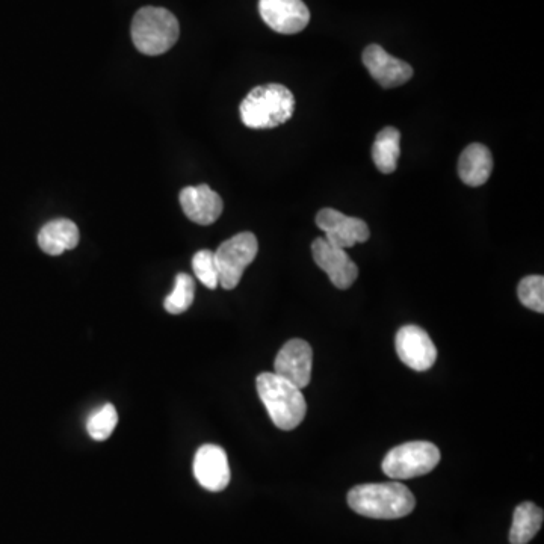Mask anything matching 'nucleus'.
Masks as SVG:
<instances>
[{"instance_id":"1","label":"nucleus","mask_w":544,"mask_h":544,"mask_svg":"<svg viewBox=\"0 0 544 544\" xmlns=\"http://www.w3.org/2000/svg\"><path fill=\"white\" fill-rule=\"evenodd\" d=\"M348 505L360 516L393 520L412 513L416 499L401 483L362 484L350 490Z\"/></svg>"},{"instance_id":"2","label":"nucleus","mask_w":544,"mask_h":544,"mask_svg":"<svg viewBox=\"0 0 544 544\" xmlns=\"http://www.w3.org/2000/svg\"><path fill=\"white\" fill-rule=\"evenodd\" d=\"M257 393L272 424L283 431L295 430L306 418L307 404L301 389L271 372L257 377Z\"/></svg>"},{"instance_id":"3","label":"nucleus","mask_w":544,"mask_h":544,"mask_svg":"<svg viewBox=\"0 0 544 544\" xmlns=\"http://www.w3.org/2000/svg\"><path fill=\"white\" fill-rule=\"evenodd\" d=\"M295 97L289 88L266 84L253 88L241 103L242 123L250 129H274L291 120Z\"/></svg>"},{"instance_id":"4","label":"nucleus","mask_w":544,"mask_h":544,"mask_svg":"<svg viewBox=\"0 0 544 544\" xmlns=\"http://www.w3.org/2000/svg\"><path fill=\"white\" fill-rule=\"evenodd\" d=\"M179 35L176 16L165 8L144 7L133 17L132 41L144 55L158 56L168 52L179 40Z\"/></svg>"},{"instance_id":"5","label":"nucleus","mask_w":544,"mask_h":544,"mask_svg":"<svg viewBox=\"0 0 544 544\" xmlns=\"http://www.w3.org/2000/svg\"><path fill=\"white\" fill-rule=\"evenodd\" d=\"M439 461L440 451L434 443L408 442L387 452L381 467L392 480H412L430 473Z\"/></svg>"},{"instance_id":"6","label":"nucleus","mask_w":544,"mask_h":544,"mask_svg":"<svg viewBox=\"0 0 544 544\" xmlns=\"http://www.w3.org/2000/svg\"><path fill=\"white\" fill-rule=\"evenodd\" d=\"M259 242L250 232L238 233L227 239L215 251V262L218 268V280L227 291H232L241 282L247 266L256 259Z\"/></svg>"},{"instance_id":"7","label":"nucleus","mask_w":544,"mask_h":544,"mask_svg":"<svg viewBox=\"0 0 544 544\" xmlns=\"http://www.w3.org/2000/svg\"><path fill=\"white\" fill-rule=\"evenodd\" d=\"M396 353L408 368L418 372L433 368L437 360L436 345L430 334L418 325H405L399 328L395 339Z\"/></svg>"},{"instance_id":"8","label":"nucleus","mask_w":544,"mask_h":544,"mask_svg":"<svg viewBox=\"0 0 544 544\" xmlns=\"http://www.w3.org/2000/svg\"><path fill=\"white\" fill-rule=\"evenodd\" d=\"M316 224L325 233L324 238L336 247H354L363 244L371 236L368 224L360 218L348 217L336 209L325 208L316 215Z\"/></svg>"},{"instance_id":"9","label":"nucleus","mask_w":544,"mask_h":544,"mask_svg":"<svg viewBox=\"0 0 544 544\" xmlns=\"http://www.w3.org/2000/svg\"><path fill=\"white\" fill-rule=\"evenodd\" d=\"M313 259L316 265L327 274L337 289L351 288L359 277V268L348 256L344 248L330 244L325 238H316L312 244Z\"/></svg>"},{"instance_id":"10","label":"nucleus","mask_w":544,"mask_h":544,"mask_svg":"<svg viewBox=\"0 0 544 544\" xmlns=\"http://www.w3.org/2000/svg\"><path fill=\"white\" fill-rule=\"evenodd\" d=\"M263 22L283 35H294L306 29L310 11L303 0H259Z\"/></svg>"},{"instance_id":"11","label":"nucleus","mask_w":544,"mask_h":544,"mask_svg":"<svg viewBox=\"0 0 544 544\" xmlns=\"http://www.w3.org/2000/svg\"><path fill=\"white\" fill-rule=\"evenodd\" d=\"M312 362V347L306 340L292 339L277 354L274 374L285 378L298 389H304L312 380Z\"/></svg>"},{"instance_id":"12","label":"nucleus","mask_w":544,"mask_h":544,"mask_svg":"<svg viewBox=\"0 0 544 544\" xmlns=\"http://www.w3.org/2000/svg\"><path fill=\"white\" fill-rule=\"evenodd\" d=\"M194 476L203 489L223 492L230 483L229 458L221 446L203 445L194 458Z\"/></svg>"},{"instance_id":"13","label":"nucleus","mask_w":544,"mask_h":544,"mask_svg":"<svg viewBox=\"0 0 544 544\" xmlns=\"http://www.w3.org/2000/svg\"><path fill=\"white\" fill-rule=\"evenodd\" d=\"M363 64L372 78L384 88L401 87L413 78L412 65L389 55L378 44H369L363 52Z\"/></svg>"},{"instance_id":"14","label":"nucleus","mask_w":544,"mask_h":544,"mask_svg":"<svg viewBox=\"0 0 544 544\" xmlns=\"http://www.w3.org/2000/svg\"><path fill=\"white\" fill-rule=\"evenodd\" d=\"M179 198L186 217L200 226H211L223 214V200L211 186H188L182 189Z\"/></svg>"},{"instance_id":"15","label":"nucleus","mask_w":544,"mask_h":544,"mask_svg":"<svg viewBox=\"0 0 544 544\" xmlns=\"http://www.w3.org/2000/svg\"><path fill=\"white\" fill-rule=\"evenodd\" d=\"M493 156L484 144H470L461 153L458 161V176L467 186L484 185L492 176Z\"/></svg>"},{"instance_id":"16","label":"nucleus","mask_w":544,"mask_h":544,"mask_svg":"<svg viewBox=\"0 0 544 544\" xmlns=\"http://www.w3.org/2000/svg\"><path fill=\"white\" fill-rule=\"evenodd\" d=\"M79 229L72 220L59 218L50 221L38 233V245L49 256H61L79 244Z\"/></svg>"},{"instance_id":"17","label":"nucleus","mask_w":544,"mask_h":544,"mask_svg":"<svg viewBox=\"0 0 544 544\" xmlns=\"http://www.w3.org/2000/svg\"><path fill=\"white\" fill-rule=\"evenodd\" d=\"M401 156V132L395 127H384L372 147L375 167L384 174L395 173Z\"/></svg>"},{"instance_id":"18","label":"nucleus","mask_w":544,"mask_h":544,"mask_svg":"<svg viewBox=\"0 0 544 544\" xmlns=\"http://www.w3.org/2000/svg\"><path fill=\"white\" fill-rule=\"evenodd\" d=\"M544 513L532 502H523L514 511L513 525L510 531L511 544H528L540 531Z\"/></svg>"},{"instance_id":"19","label":"nucleus","mask_w":544,"mask_h":544,"mask_svg":"<svg viewBox=\"0 0 544 544\" xmlns=\"http://www.w3.org/2000/svg\"><path fill=\"white\" fill-rule=\"evenodd\" d=\"M195 283L188 274H177L173 292L165 298L164 307L171 315L185 313L194 303Z\"/></svg>"},{"instance_id":"20","label":"nucleus","mask_w":544,"mask_h":544,"mask_svg":"<svg viewBox=\"0 0 544 544\" xmlns=\"http://www.w3.org/2000/svg\"><path fill=\"white\" fill-rule=\"evenodd\" d=\"M117 424V408H115L114 404H105L88 418V434H90L91 439L103 442V440H108L112 436Z\"/></svg>"},{"instance_id":"21","label":"nucleus","mask_w":544,"mask_h":544,"mask_svg":"<svg viewBox=\"0 0 544 544\" xmlns=\"http://www.w3.org/2000/svg\"><path fill=\"white\" fill-rule=\"evenodd\" d=\"M192 269H194L195 277L206 288L217 289L218 285H220L214 251L200 250L195 253L194 257H192Z\"/></svg>"},{"instance_id":"22","label":"nucleus","mask_w":544,"mask_h":544,"mask_svg":"<svg viewBox=\"0 0 544 544\" xmlns=\"http://www.w3.org/2000/svg\"><path fill=\"white\" fill-rule=\"evenodd\" d=\"M520 303L534 312H544V279L543 276H528L517 288Z\"/></svg>"}]
</instances>
